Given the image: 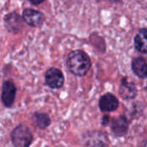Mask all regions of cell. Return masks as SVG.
<instances>
[{
    "label": "cell",
    "mask_w": 147,
    "mask_h": 147,
    "mask_svg": "<svg viewBox=\"0 0 147 147\" xmlns=\"http://www.w3.org/2000/svg\"><path fill=\"white\" fill-rule=\"evenodd\" d=\"M66 64L70 71L78 77L86 75L91 66L89 55L81 50L71 52L67 57Z\"/></svg>",
    "instance_id": "1"
},
{
    "label": "cell",
    "mask_w": 147,
    "mask_h": 147,
    "mask_svg": "<svg viewBox=\"0 0 147 147\" xmlns=\"http://www.w3.org/2000/svg\"><path fill=\"white\" fill-rule=\"evenodd\" d=\"M11 141L16 147H27L33 141V135L28 127L23 125L16 127L11 133Z\"/></svg>",
    "instance_id": "2"
},
{
    "label": "cell",
    "mask_w": 147,
    "mask_h": 147,
    "mask_svg": "<svg viewBox=\"0 0 147 147\" xmlns=\"http://www.w3.org/2000/svg\"><path fill=\"white\" fill-rule=\"evenodd\" d=\"M65 82L63 73L56 68H50L46 73V84L52 89H59Z\"/></svg>",
    "instance_id": "3"
},
{
    "label": "cell",
    "mask_w": 147,
    "mask_h": 147,
    "mask_svg": "<svg viewBox=\"0 0 147 147\" xmlns=\"http://www.w3.org/2000/svg\"><path fill=\"white\" fill-rule=\"evenodd\" d=\"M16 88L10 81H5L2 87V102L3 105L9 108L13 105L16 97Z\"/></svg>",
    "instance_id": "4"
},
{
    "label": "cell",
    "mask_w": 147,
    "mask_h": 147,
    "mask_svg": "<svg viewBox=\"0 0 147 147\" xmlns=\"http://www.w3.org/2000/svg\"><path fill=\"white\" fill-rule=\"evenodd\" d=\"M120 95L123 99H134L137 96V88L133 81H129L127 78H123L120 86Z\"/></svg>",
    "instance_id": "5"
},
{
    "label": "cell",
    "mask_w": 147,
    "mask_h": 147,
    "mask_svg": "<svg viewBox=\"0 0 147 147\" xmlns=\"http://www.w3.org/2000/svg\"><path fill=\"white\" fill-rule=\"evenodd\" d=\"M119 101L118 99L110 93L103 95L99 101V107L102 112H113L118 109Z\"/></svg>",
    "instance_id": "6"
},
{
    "label": "cell",
    "mask_w": 147,
    "mask_h": 147,
    "mask_svg": "<svg viewBox=\"0 0 147 147\" xmlns=\"http://www.w3.org/2000/svg\"><path fill=\"white\" fill-rule=\"evenodd\" d=\"M22 18L26 23L33 27L40 26L44 22L43 14L40 11H37L32 9H25L22 13Z\"/></svg>",
    "instance_id": "7"
},
{
    "label": "cell",
    "mask_w": 147,
    "mask_h": 147,
    "mask_svg": "<svg viewBox=\"0 0 147 147\" xmlns=\"http://www.w3.org/2000/svg\"><path fill=\"white\" fill-rule=\"evenodd\" d=\"M4 22L7 29L10 32L17 33L22 28V19L16 13H10L6 15Z\"/></svg>",
    "instance_id": "8"
},
{
    "label": "cell",
    "mask_w": 147,
    "mask_h": 147,
    "mask_svg": "<svg viewBox=\"0 0 147 147\" xmlns=\"http://www.w3.org/2000/svg\"><path fill=\"white\" fill-rule=\"evenodd\" d=\"M111 129L116 136H123L127 134L128 129V121L126 116L121 115L115 118L111 125Z\"/></svg>",
    "instance_id": "9"
},
{
    "label": "cell",
    "mask_w": 147,
    "mask_h": 147,
    "mask_svg": "<svg viewBox=\"0 0 147 147\" xmlns=\"http://www.w3.org/2000/svg\"><path fill=\"white\" fill-rule=\"evenodd\" d=\"M132 69L136 76L140 78H147V62L141 57H138L133 59Z\"/></svg>",
    "instance_id": "10"
},
{
    "label": "cell",
    "mask_w": 147,
    "mask_h": 147,
    "mask_svg": "<svg viewBox=\"0 0 147 147\" xmlns=\"http://www.w3.org/2000/svg\"><path fill=\"white\" fill-rule=\"evenodd\" d=\"M134 46L138 52L147 53V28H141L136 34Z\"/></svg>",
    "instance_id": "11"
},
{
    "label": "cell",
    "mask_w": 147,
    "mask_h": 147,
    "mask_svg": "<svg viewBox=\"0 0 147 147\" xmlns=\"http://www.w3.org/2000/svg\"><path fill=\"white\" fill-rule=\"evenodd\" d=\"M34 123L41 129L47 127L51 124L50 117L45 113H35L33 116Z\"/></svg>",
    "instance_id": "12"
},
{
    "label": "cell",
    "mask_w": 147,
    "mask_h": 147,
    "mask_svg": "<svg viewBox=\"0 0 147 147\" xmlns=\"http://www.w3.org/2000/svg\"><path fill=\"white\" fill-rule=\"evenodd\" d=\"M109 115L103 116V117H102V125L106 126V125L109 124Z\"/></svg>",
    "instance_id": "13"
},
{
    "label": "cell",
    "mask_w": 147,
    "mask_h": 147,
    "mask_svg": "<svg viewBox=\"0 0 147 147\" xmlns=\"http://www.w3.org/2000/svg\"><path fill=\"white\" fill-rule=\"evenodd\" d=\"M33 4H35V5H38L40 3H41L42 2H44L45 0H29Z\"/></svg>",
    "instance_id": "14"
},
{
    "label": "cell",
    "mask_w": 147,
    "mask_h": 147,
    "mask_svg": "<svg viewBox=\"0 0 147 147\" xmlns=\"http://www.w3.org/2000/svg\"><path fill=\"white\" fill-rule=\"evenodd\" d=\"M111 2H113V3H116V2H119L120 0H110Z\"/></svg>",
    "instance_id": "15"
}]
</instances>
